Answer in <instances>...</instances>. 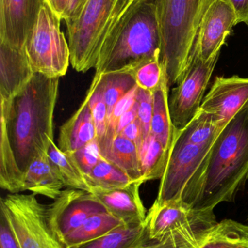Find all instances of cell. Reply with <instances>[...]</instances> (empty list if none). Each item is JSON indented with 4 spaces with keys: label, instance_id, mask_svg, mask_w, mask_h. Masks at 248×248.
I'll return each instance as SVG.
<instances>
[{
    "label": "cell",
    "instance_id": "1",
    "mask_svg": "<svg viewBox=\"0 0 248 248\" xmlns=\"http://www.w3.org/2000/svg\"><path fill=\"white\" fill-rule=\"evenodd\" d=\"M248 180V103L215 139L182 200L198 211L234 202Z\"/></svg>",
    "mask_w": 248,
    "mask_h": 248
},
{
    "label": "cell",
    "instance_id": "2",
    "mask_svg": "<svg viewBox=\"0 0 248 248\" xmlns=\"http://www.w3.org/2000/svg\"><path fill=\"white\" fill-rule=\"evenodd\" d=\"M59 78L34 74L27 85L9 100H1V125L5 128L21 171L48 155L54 140L53 116Z\"/></svg>",
    "mask_w": 248,
    "mask_h": 248
},
{
    "label": "cell",
    "instance_id": "3",
    "mask_svg": "<svg viewBox=\"0 0 248 248\" xmlns=\"http://www.w3.org/2000/svg\"><path fill=\"white\" fill-rule=\"evenodd\" d=\"M161 35L156 0H134L119 16L106 37L96 74L134 69L160 57Z\"/></svg>",
    "mask_w": 248,
    "mask_h": 248
},
{
    "label": "cell",
    "instance_id": "4",
    "mask_svg": "<svg viewBox=\"0 0 248 248\" xmlns=\"http://www.w3.org/2000/svg\"><path fill=\"white\" fill-rule=\"evenodd\" d=\"M161 35L160 62L169 87L177 84L195 48L204 13L211 0H156Z\"/></svg>",
    "mask_w": 248,
    "mask_h": 248
},
{
    "label": "cell",
    "instance_id": "5",
    "mask_svg": "<svg viewBox=\"0 0 248 248\" xmlns=\"http://www.w3.org/2000/svg\"><path fill=\"white\" fill-rule=\"evenodd\" d=\"M214 210L198 211L182 200L153 204L147 214L148 248H195L217 224Z\"/></svg>",
    "mask_w": 248,
    "mask_h": 248
},
{
    "label": "cell",
    "instance_id": "6",
    "mask_svg": "<svg viewBox=\"0 0 248 248\" xmlns=\"http://www.w3.org/2000/svg\"><path fill=\"white\" fill-rule=\"evenodd\" d=\"M132 1L88 0L80 16L66 22L70 63L75 71L84 73L96 68L111 29Z\"/></svg>",
    "mask_w": 248,
    "mask_h": 248
},
{
    "label": "cell",
    "instance_id": "7",
    "mask_svg": "<svg viewBox=\"0 0 248 248\" xmlns=\"http://www.w3.org/2000/svg\"><path fill=\"white\" fill-rule=\"evenodd\" d=\"M24 47L34 74L59 78L66 74L69 46L61 31V20L45 2L28 34Z\"/></svg>",
    "mask_w": 248,
    "mask_h": 248
},
{
    "label": "cell",
    "instance_id": "8",
    "mask_svg": "<svg viewBox=\"0 0 248 248\" xmlns=\"http://www.w3.org/2000/svg\"><path fill=\"white\" fill-rule=\"evenodd\" d=\"M0 211L20 248H66L50 226L48 205L40 203L34 194H8L1 198Z\"/></svg>",
    "mask_w": 248,
    "mask_h": 248
},
{
    "label": "cell",
    "instance_id": "9",
    "mask_svg": "<svg viewBox=\"0 0 248 248\" xmlns=\"http://www.w3.org/2000/svg\"><path fill=\"white\" fill-rule=\"evenodd\" d=\"M219 55L204 61L193 50L184 73L169 97L170 117L178 129L186 126L200 110Z\"/></svg>",
    "mask_w": 248,
    "mask_h": 248
},
{
    "label": "cell",
    "instance_id": "10",
    "mask_svg": "<svg viewBox=\"0 0 248 248\" xmlns=\"http://www.w3.org/2000/svg\"><path fill=\"white\" fill-rule=\"evenodd\" d=\"M214 141L198 145L182 142L176 137L160 179L156 203L162 205L181 200L183 190L205 161Z\"/></svg>",
    "mask_w": 248,
    "mask_h": 248
},
{
    "label": "cell",
    "instance_id": "11",
    "mask_svg": "<svg viewBox=\"0 0 248 248\" xmlns=\"http://www.w3.org/2000/svg\"><path fill=\"white\" fill-rule=\"evenodd\" d=\"M105 212L109 211L92 192L70 188L48 205L50 226L61 243L87 218Z\"/></svg>",
    "mask_w": 248,
    "mask_h": 248
},
{
    "label": "cell",
    "instance_id": "12",
    "mask_svg": "<svg viewBox=\"0 0 248 248\" xmlns=\"http://www.w3.org/2000/svg\"><path fill=\"white\" fill-rule=\"evenodd\" d=\"M237 24L228 0H211L204 13L194 51L204 61L220 53L231 29Z\"/></svg>",
    "mask_w": 248,
    "mask_h": 248
},
{
    "label": "cell",
    "instance_id": "13",
    "mask_svg": "<svg viewBox=\"0 0 248 248\" xmlns=\"http://www.w3.org/2000/svg\"><path fill=\"white\" fill-rule=\"evenodd\" d=\"M248 103V78L219 77L204 97L200 110L225 126Z\"/></svg>",
    "mask_w": 248,
    "mask_h": 248
},
{
    "label": "cell",
    "instance_id": "14",
    "mask_svg": "<svg viewBox=\"0 0 248 248\" xmlns=\"http://www.w3.org/2000/svg\"><path fill=\"white\" fill-rule=\"evenodd\" d=\"M45 0H0V42L24 46Z\"/></svg>",
    "mask_w": 248,
    "mask_h": 248
},
{
    "label": "cell",
    "instance_id": "15",
    "mask_svg": "<svg viewBox=\"0 0 248 248\" xmlns=\"http://www.w3.org/2000/svg\"><path fill=\"white\" fill-rule=\"evenodd\" d=\"M33 74L24 46L0 42V100L14 97L27 85Z\"/></svg>",
    "mask_w": 248,
    "mask_h": 248
},
{
    "label": "cell",
    "instance_id": "16",
    "mask_svg": "<svg viewBox=\"0 0 248 248\" xmlns=\"http://www.w3.org/2000/svg\"><path fill=\"white\" fill-rule=\"evenodd\" d=\"M142 182H134L128 186L111 190H96L92 193L108 211L126 225L145 224L147 211L140 196Z\"/></svg>",
    "mask_w": 248,
    "mask_h": 248
},
{
    "label": "cell",
    "instance_id": "17",
    "mask_svg": "<svg viewBox=\"0 0 248 248\" xmlns=\"http://www.w3.org/2000/svg\"><path fill=\"white\" fill-rule=\"evenodd\" d=\"M97 140V131L86 96L78 110L60 128L58 147L71 154L89 143Z\"/></svg>",
    "mask_w": 248,
    "mask_h": 248
},
{
    "label": "cell",
    "instance_id": "18",
    "mask_svg": "<svg viewBox=\"0 0 248 248\" xmlns=\"http://www.w3.org/2000/svg\"><path fill=\"white\" fill-rule=\"evenodd\" d=\"M64 184L48 155L32 162L25 173L24 191L55 200L62 192Z\"/></svg>",
    "mask_w": 248,
    "mask_h": 248
},
{
    "label": "cell",
    "instance_id": "19",
    "mask_svg": "<svg viewBox=\"0 0 248 248\" xmlns=\"http://www.w3.org/2000/svg\"><path fill=\"white\" fill-rule=\"evenodd\" d=\"M169 84L165 76L160 87L153 93V113L151 134L170 150L179 129L175 127L169 110Z\"/></svg>",
    "mask_w": 248,
    "mask_h": 248
},
{
    "label": "cell",
    "instance_id": "20",
    "mask_svg": "<svg viewBox=\"0 0 248 248\" xmlns=\"http://www.w3.org/2000/svg\"><path fill=\"white\" fill-rule=\"evenodd\" d=\"M149 242L146 224H122L108 234L70 248H142Z\"/></svg>",
    "mask_w": 248,
    "mask_h": 248
},
{
    "label": "cell",
    "instance_id": "21",
    "mask_svg": "<svg viewBox=\"0 0 248 248\" xmlns=\"http://www.w3.org/2000/svg\"><path fill=\"white\" fill-rule=\"evenodd\" d=\"M195 248H248V226L234 220H223Z\"/></svg>",
    "mask_w": 248,
    "mask_h": 248
},
{
    "label": "cell",
    "instance_id": "22",
    "mask_svg": "<svg viewBox=\"0 0 248 248\" xmlns=\"http://www.w3.org/2000/svg\"><path fill=\"white\" fill-rule=\"evenodd\" d=\"M124 224L109 212L100 213L87 218L77 230L66 237L63 245L66 248L74 247L96 240Z\"/></svg>",
    "mask_w": 248,
    "mask_h": 248
},
{
    "label": "cell",
    "instance_id": "23",
    "mask_svg": "<svg viewBox=\"0 0 248 248\" xmlns=\"http://www.w3.org/2000/svg\"><path fill=\"white\" fill-rule=\"evenodd\" d=\"M170 150L150 134L146 139L140 150L142 181L144 183L150 180L161 179L168 161Z\"/></svg>",
    "mask_w": 248,
    "mask_h": 248
},
{
    "label": "cell",
    "instance_id": "24",
    "mask_svg": "<svg viewBox=\"0 0 248 248\" xmlns=\"http://www.w3.org/2000/svg\"><path fill=\"white\" fill-rule=\"evenodd\" d=\"M106 160L122 169L132 180L144 183L139 150L122 134H118L114 139Z\"/></svg>",
    "mask_w": 248,
    "mask_h": 248
},
{
    "label": "cell",
    "instance_id": "25",
    "mask_svg": "<svg viewBox=\"0 0 248 248\" xmlns=\"http://www.w3.org/2000/svg\"><path fill=\"white\" fill-rule=\"evenodd\" d=\"M0 186L11 194L24 191V173L17 165L7 131L2 125L0 140Z\"/></svg>",
    "mask_w": 248,
    "mask_h": 248
},
{
    "label": "cell",
    "instance_id": "26",
    "mask_svg": "<svg viewBox=\"0 0 248 248\" xmlns=\"http://www.w3.org/2000/svg\"><path fill=\"white\" fill-rule=\"evenodd\" d=\"M225 126L199 110L186 126L179 129L176 139L182 142L201 145L215 141Z\"/></svg>",
    "mask_w": 248,
    "mask_h": 248
},
{
    "label": "cell",
    "instance_id": "27",
    "mask_svg": "<svg viewBox=\"0 0 248 248\" xmlns=\"http://www.w3.org/2000/svg\"><path fill=\"white\" fill-rule=\"evenodd\" d=\"M99 75L109 116L118 102L136 88V81L131 69L103 73Z\"/></svg>",
    "mask_w": 248,
    "mask_h": 248
},
{
    "label": "cell",
    "instance_id": "28",
    "mask_svg": "<svg viewBox=\"0 0 248 248\" xmlns=\"http://www.w3.org/2000/svg\"><path fill=\"white\" fill-rule=\"evenodd\" d=\"M84 178L90 186V192L124 187L135 182L122 169L104 158Z\"/></svg>",
    "mask_w": 248,
    "mask_h": 248
},
{
    "label": "cell",
    "instance_id": "29",
    "mask_svg": "<svg viewBox=\"0 0 248 248\" xmlns=\"http://www.w3.org/2000/svg\"><path fill=\"white\" fill-rule=\"evenodd\" d=\"M48 155L66 187L90 192V186L83 172L77 167L71 155L61 151L54 140L51 141Z\"/></svg>",
    "mask_w": 248,
    "mask_h": 248
},
{
    "label": "cell",
    "instance_id": "30",
    "mask_svg": "<svg viewBox=\"0 0 248 248\" xmlns=\"http://www.w3.org/2000/svg\"><path fill=\"white\" fill-rule=\"evenodd\" d=\"M86 96L88 97L90 110L97 131V141L98 143H99L103 140L106 134L109 113L100 85L99 74H95L94 78Z\"/></svg>",
    "mask_w": 248,
    "mask_h": 248
},
{
    "label": "cell",
    "instance_id": "31",
    "mask_svg": "<svg viewBox=\"0 0 248 248\" xmlns=\"http://www.w3.org/2000/svg\"><path fill=\"white\" fill-rule=\"evenodd\" d=\"M137 86L142 90L154 93L161 84L166 75L160 57L157 56L143 62L132 69Z\"/></svg>",
    "mask_w": 248,
    "mask_h": 248
},
{
    "label": "cell",
    "instance_id": "32",
    "mask_svg": "<svg viewBox=\"0 0 248 248\" xmlns=\"http://www.w3.org/2000/svg\"><path fill=\"white\" fill-rule=\"evenodd\" d=\"M69 155L84 176L88 174L103 158L97 140Z\"/></svg>",
    "mask_w": 248,
    "mask_h": 248
},
{
    "label": "cell",
    "instance_id": "33",
    "mask_svg": "<svg viewBox=\"0 0 248 248\" xmlns=\"http://www.w3.org/2000/svg\"><path fill=\"white\" fill-rule=\"evenodd\" d=\"M88 0H45L60 20L66 23L77 18Z\"/></svg>",
    "mask_w": 248,
    "mask_h": 248
},
{
    "label": "cell",
    "instance_id": "34",
    "mask_svg": "<svg viewBox=\"0 0 248 248\" xmlns=\"http://www.w3.org/2000/svg\"><path fill=\"white\" fill-rule=\"evenodd\" d=\"M138 119L141 123L145 140L151 134L153 113V93L138 87L136 95Z\"/></svg>",
    "mask_w": 248,
    "mask_h": 248
},
{
    "label": "cell",
    "instance_id": "35",
    "mask_svg": "<svg viewBox=\"0 0 248 248\" xmlns=\"http://www.w3.org/2000/svg\"><path fill=\"white\" fill-rule=\"evenodd\" d=\"M0 248H20L7 217L0 211Z\"/></svg>",
    "mask_w": 248,
    "mask_h": 248
},
{
    "label": "cell",
    "instance_id": "36",
    "mask_svg": "<svg viewBox=\"0 0 248 248\" xmlns=\"http://www.w3.org/2000/svg\"><path fill=\"white\" fill-rule=\"evenodd\" d=\"M119 134L132 141L137 146L140 153V150L145 141V137H144L141 123L138 119L127 125Z\"/></svg>",
    "mask_w": 248,
    "mask_h": 248
},
{
    "label": "cell",
    "instance_id": "37",
    "mask_svg": "<svg viewBox=\"0 0 248 248\" xmlns=\"http://www.w3.org/2000/svg\"><path fill=\"white\" fill-rule=\"evenodd\" d=\"M234 9L237 24L244 23L248 26V0H228Z\"/></svg>",
    "mask_w": 248,
    "mask_h": 248
},
{
    "label": "cell",
    "instance_id": "38",
    "mask_svg": "<svg viewBox=\"0 0 248 248\" xmlns=\"http://www.w3.org/2000/svg\"><path fill=\"white\" fill-rule=\"evenodd\" d=\"M136 119H138V107L135 101L133 106L126 113H124L123 116L119 119V124H118V134H119L124 128L132 123Z\"/></svg>",
    "mask_w": 248,
    "mask_h": 248
},
{
    "label": "cell",
    "instance_id": "39",
    "mask_svg": "<svg viewBox=\"0 0 248 248\" xmlns=\"http://www.w3.org/2000/svg\"><path fill=\"white\" fill-rule=\"evenodd\" d=\"M247 221H248V218H247Z\"/></svg>",
    "mask_w": 248,
    "mask_h": 248
},
{
    "label": "cell",
    "instance_id": "40",
    "mask_svg": "<svg viewBox=\"0 0 248 248\" xmlns=\"http://www.w3.org/2000/svg\"><path fill=\"white\" fill-rule=\"evenodd\" d=\"M131 1H133V0H131Z\"/></svg>",
    "mask_w": 248,
    "mask_h": 248
}]
</instances>
